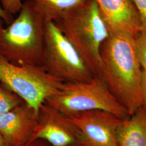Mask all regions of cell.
<instances>
[{
	"label": "cell",
	"instance_id": "cell-1",
	"mask_svg": "<svg viewBox=\"0 0 146 146\" xmlns=\"http://www.w3.org/2000/svg\"><path fill=\"white\" fill-rule=\"evenodd\" d=\"M102 68L99 78L110 93L133 114L142 106V69L136 52L134 38L110 34L100 47Z\"/></svg>",
	"mask_w": 146,
	"mask_h": 146
},
{
	"label": "cell",
	"instance_id": "cell-2",
	"mask_svg": "<svg viewBox=\"0 0 146 146\" xmlns=\"http://www.w3.org/2000/svg\"><path fill=\"white\" fill-rule=\"evenodd\" d=\"M19 13L6 27L0 19V55L16 65L43 66L45 22L31 0Z\"/></svg>",
	"mask_w": 146,
	"mask_h": 146
},
{
	"label": "cell",
	"instance_id": "cell-3",
	"mask_svg": "<svg viewBox=\"0 0 146 146\" xmlns=\"http://www.w3.org/2000/svg\"><path fill=\"white\" fill-rule=\"evenodd\" d=\"M54 22L99 76L102 68L100 47L110 33L96 1L88 0Z\"/></svg>",
	"mask_w": 146,
	"mask_h": 146
},
{
	"label": "cell",
	"instance_id": "cell-4",
	"mask_svg": "<svg viewBox=\"0 0 146 146\" xmlns=\"http://www.w3.org/2000/svg\"><path fill=\"white\" fill-rule=\"evenodd\" d=\"M46 102L67 116L95 110L109 111L122 119L130 116L98 76L87 82H63Z\"/></svg>",
	"mask_w": 146,
	"mask_h": 146
},
{
	"label": "cell",
	"instance_id": "cell-5",
	"mask_svg": "<svg viewBox=\"0 0 146 146\" xmlns=\"http://www.w3.org/2000/svg\"><path fill=\"white\" fill-rule=\"evenodd\" d=\"M0 82L38 112L41 106L63 84L43 66L16 65L1 55Z\"/></svg>",
	"mask_w": 146,
	"mask_h": 146
},
{
	"label": "cell",
	"instance_id": "cell-6",
	"mask_svg": "<svg viewBox=\"0 0 146 146\" xmlns=\"http://www.w3.org/2000/svg\"><path fill=\"white\" fill-rule=\"evenodd\" d=\"M43 66L63 82H87L96 76L54 21L44 23Z\"/></svg>",
	"mask_w": 146,
	"mask_h": 146
},
{
	"label": "cell",
	"instance_id": "cell-7",
	"mask_svg": "<svg viewBox=\"0 0 146 146\" xmlns=\"http://www.w3.org/2000/svg\"><path fill=\"white\" fill-rule=\"evenodd\" d=\"M77 128L81 146H117V131L122 120L103 110H87L67 116Z\"/></svg>",
	"mask_w": 146,
	"mask_h": 146
},
{
	"label": "cell",
	"instance_id": "cell-8",
	"mask_svg": "<svg viewBox=\"0 0 146 146\" xmlns=\"http://www.w3.org/2000/svg\"><path fill=\"white\" fill-rule=\"evenodd\" d=\"M37 139L52 146H71L78 144V132L67 116L45 102L38 110L36 125L29 142Z\"/></svg>",
	"mask_w": 146,
	"mask_h": 146
},
{
	"label": "cell",
	"instance_id": "cell-9",
	"mask_svg": "<svg viewBox=\"0 0 146 146\" xmlns=\"http://www.w3.org/2000/svg\"><path fill=\"white\" fill-rule=\"evenodd\" d=\"M110 34L135 38L141 31V18L133 0H95Z\"/></svg>",
	"mask_w": 146,
	"mask_h": 146
},
{
	"label": "cell",
	"instance_id": "cell-10",
	"mask_svg": "<svg viewBox=\"0 0 146 146\" xmlns=\"http://www.w3.org/2000/svg\"><path fill=\"white\" fill-rule=\"evenodd\" d=\"M38 120V111L23 101L10 111L0 114V133L8 146L28 142Z\"/></svg>",
	"mask_w": 146,
	"mask_h": 146
},
{
	"label": "cell",
	"instance_id": "cell-11",
	"mask_svg": "<svg viewBox=\"0 0 146 146\" xmlns=\"http://www.w3.org/2000/svg\"><path fill=\"white\" fill-rule=\"evenodd\" d=\"M117 146H146V110L141 107L122 120L116 135Z\"/></svg>",
	"mask_w": 146,
	"mask_h": 146
},
{
	"label": "cell",
	"instance_id": "cell-12",
	"mask_svg": "<svg viewBox=\"0 0 146 146\" xmlns=\"http://www.w3.org/2000/svg\"><path fill=\"white\" fill-rule=\"evenodd\" d=\"M88 0H31L44 21H55Z\"/></svg>",
	"mask_w": 146,
	"mask_h": 146
},
{
	"label": "cell",
	"instance_id": "cell-13",
	"mask_svg": "<svg viewBox=\"0 0 146 146\" xmlns=\"http://www.w3.org/2000/svg\"><path fill=\"white\" fill-rule=\"evenodd\" d=\"M24 101L0 82V114L15 108Z\"/></svg>",
	"mask_w": 146,
	"mask_h": 146
},
{
	"label": "cell",
	"instance_id": "cell-14",
	"mask_svg": "<svg viewBox=\"0 0 146 146\" xmlns=\"http://www.w3.org/2000/svg\"><path fill=\"white\" fill-rule=\"evenodd\" d=\"M136 52L142 69L146 72V33L141 31L134 38Z\"/></svg>",
	"mask_w": 146,
	"mask_h": 146
},
{
	"label": "cell",
	"instance_id": "cell-15",
	"mask_svg": "<svg viewBox=\"0 0 146 146\" xmlns=\"http://www.w3.org/2000/svg\"><path fill=\"white\" fill-rule=\"evenodd\" d=\"M0 2L3 8L13 15L19 13L23 5L21 0H0Z\"/></svg>",
	"mask_w": 146,
	"mask_h": 146
},
{
	"label": "cell",
	"instance_id": "cell-16",
	"mask_svg": "<svg viewBox=\"0 0 146 146\" xmlns=\"http://www.w3.org/2000/svg\"><path fill=\"white\" fill-rule=\"evenodd\" d=\"M140 14L141 31L146 33V0H133Z\"/></svg>",
	"mask_w": 146,
	"mask_h": 146
},
{
	"label": "cell",
	"instance_id": "cell-17",
	"mask_svg": "<svg viewBox=\"0 0 146 146\" xmlns=\"http://www.w3.org/2000/svg\"><path fill=\"white\" fill-rule=\"evenodd\" d=\"M141 92L142 98V104L141 106L146 110V72L143 70L141 82Z\"/></svg>",
	"mask_w": 146,
	"mask_h": 146
},
{
	"label": "cell",
	"instance_id": "cell-18",
	"mask_svg": "<svg viewBox=\"0 0 146 146\" xmlns=\"http://www.w3.org/2000/svg\"><path fill=\"white\" fill-rule=\"evenodd\" d=\"M0 19L2 20L7 25H9L14 20L13 15L8 13L3 8L0 2Z\"/></svg>",
	"mask_w": 146,
	"mask_h": 146
},
{
	"label": "cell",
	"instance_id": "cell-19",
	"mask_svg": "<svg viewBox=\"0 0 146 146\" xmlns=\"http://www.w3.org/2000/svg\"><path fill=\"white\" fill-rule=\"evenodd\" d=\"M17 146H52L49 143L41 139H37L35 140L28 142L26 143Z\"/></svg>",
	"mask_w": 146,
	"mask_h": 146
},
{
	"label": "cell",
	"instance_id": "cell-20",
	"mask_svg": "<svg viewBox=\"0 0 146 146\" xmlns=\"http://www.w3.org/2000/svg\"><path fill=\"white\" fill-rule=\"evenodd\" d=\"M0 146H8L7 145L3 137L0 133Z\"/></svg>",
	"mask_w": 146,
	"mask_h": 146
},
{
	"label": "cell",
	"instance_id": "cell-21",
	"mask_svg": "<svg viewBox=\"0 0 146 146\" xmlns=\"http://www.w3.org/2000/svg\"><path fill=\"white\" fill-rule=\"evenodd\" d=\"M80 146L79 144H75V145H72V146Z\"/></svg>",
	"mask_w": 146,
	"mask_h": 146
}]
</instances>
